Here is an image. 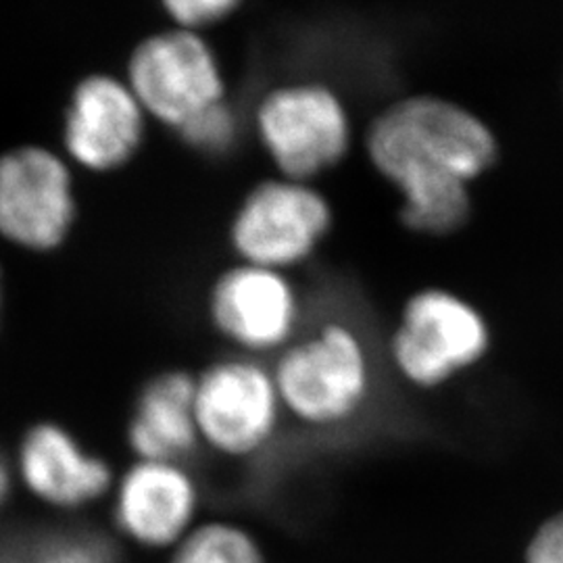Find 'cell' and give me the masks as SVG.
Returning <instances> with one entry per match:
<instances>
[{
    "label": "cell",
    "mask_w": 563,
    "mask_h": 563,
    "mask_svg": "<svg viewBox=\"0 0 563 563\" xmlns=\"http://www.w3.org/2000/svg\"><path fill=\"white\" fill-rule=\"evenodd\" d=\"M526 563H563V514L543 523L528 544Z\"/></svg>",
    "instance_id": "cell-18"
},
{
    "label": "cell",
    "mask_w": 563,
    "mask_h": 563,
    "mask_svg": "<svg viewBox=\"0 0 563 563\" xmlns=\"http://www.w3.org/2000/svg\"><path fill=\"white\" fill-rule=\"evenodd\" d=\"M286 418L272 365L241 353L223 355L195 374L199 443L228 460L263 453Z\"/></svg>",
    "instance_id": "cell-6"
},
{
    "label": "cell",
    "mask_w": 563,
    "mask_h": 563,
    "mask_svg": "<svg viewBox=\"0 0 563 563\" xmlns=\"http://www.w3.org/2000/svg\"><path fill=\"white\" fill-rule=\"evenodd\" d=\"M125 81L148 120L176 134L205 111L230 101L223 63L205 34L169 25L132 51Z\"/></svg>",
    "instance_id": "cell-7"
},
{
    "label": "cell",
    "mask_w": 563,
    "mask_h": 563,
    "mask_svg": "<svg viewBox=\"0 0 563 563\" xmlns=\"http://www.w3.org/2000/svg\"><path fill=\"white\" fill-rule=\"evenodd\" d=\"M251 130L276 174L316 181L339 167L355 144V123L328 81L288 80L265 88L251 111Z\"/></svg>",
    "instance_id": "cell-3"
},
{
    "label": "cell",
    "mask_w": 563,
    "mask_h": 563,
    "mask_svg": "<svg viewBox=\"0 0 563 563\" xmlns=\"http://www.w3.org/2000/svg\"><path fill=\"white\" fill-rule=\"evenodd\" d=\"M286 418L309 430H339L369 407L378 384L374 353L362 330L323 318L272 362Z\"/></svg>",
    "instance_id": "cell-2"
},
{
    "label": "cell",
    "mask_w": 563,
    "mask_h": 563,
    "mask_svg": "<svg viewBox=\"0 0 563 563\" xmlns=\"http://www.w3.org/2000/svg\"><path fill=\"white\" fill-rule=\"evenodd\" d=\"M76 220L69 167L48 148L21 146L0 157V234L27 249H53Z\"/></svg>",
    "instance_id": "cell-9"
},
{
    "label": "cell",
    "mask_w": 563,
    "mask_h": 563,
    "mask_svg": "<svg viewBox=\"0 0 563 563\" xmlns=\"http://www.w3.org/2000/svg\"><path fill=\"white\" fill-rule=\"evenodd\" d=\"M490 342L488 320L474 302L430 286L402 302L386 353L402 383L434 390L481 365Z\"/></svg>",
    "instance_id": "cell-4"
},
{
    "label": "cell",
    "mask_w": 563,
    "mask_h": 563,
    "mask_svg": "<svg viewBox=\"0 0 563 563\" xmlns=\"http://www.w3.org/2000/svg\"><path fill=\"white\" fill-rule=\"evenodd\" d=\"M211 328L249 357H276L305 330V301L292 274L236 262L213 280L207 297Z\"/></svg>",
    "instance_id": "cell-8"
},
{
    "label": "cell",
    "mask_w": 563,
    "mask_h": 563,
    "mask_svg": "<svg viewBox=\"0 0 563 563\" xmlns=\"http://www.w3.org/2000/svg\"><path fill=\"white\" fill-rule=\"evenodd\" d=\"M167 563H267L260 541L239 523H199Z\"/></svg>",
    "instance_id": "cell-14"
},
{
    "label": "cell",
    "mask_w": 563,
    "mask_h": 563,
    "mask_svg": "<svg viewBox=\"0 0 563 563\" xmlns=\"http://www.w3.org/2000/svg\"><path fill=\"white\" fill-rule=\"evenodd\" d=\"M199 483L184 463L136 460L115 486L113 516L132 543L174 551L199 526Z\"/></svg>",
    "instance_id": "cell-11"
},
{
    "label": "cell",
    "mask_w": 563,
    "mask_h": 563,
    "mask_svg": "<svg viewBox=\"0 0 563 563\" xmlns=\"http://www.w3.org/2000/svg\"><path fill=\"white\" fill-rule=\"evenodd\" d=\"M9 493H11V472H9V465L4 462V457L0 455V507L7 504Z\"/></svg>",
    "instance_id": "cell-19"
},
{
    "label": "cell",
    "mask_w": 563,
    "mask_h": 563,
    "mask_svg": "<svg viewBox=\"0 0 563 563\" xmlns=\"http://www.w3.org/2000/svg\"><path fill=\"white\" fill-rule=\"evenodd\" d=\"M32 563H118L109 544L95 534H63L48 539Z\"/></svg>",
    "instance_id": "cell-16"
},
{
    "label": "cell",
    "mask_w": 563,
    "mask_h": 563,
    "mask_svg": "<svg viewBox=\"0 0 563 563\" xmlns=\"http://www.w3.org/2000/svg\"><path fill=\"white\" fill-rule=\"evenodd\" d=\"M128 444L139 460L184 463L199 446L195 374L167 369L142 386L128 423Z\"/></svg>",
    "instance_id": "cell-13"
},
{
    "label": "cell",
    "mask_w": 563,
    "mask_h": 563,
    "mask_svg": "<svg viewBox=\"0 0 563 563\" xmlns=\"http://www.w3.org/2000/svg\"><path fill=\"white\" fill-rule=\"evenodd\" d=\"M21 481L44 504L80 509L113 486L109 463L88 453L57 423H38L23 437L18 453Z\"/></svg>",
    "instance_id": "cell-12"
},
{
    "label": "cell",
    "mask_w": 563,
    "mask_h": 563,
    "mask_svg": "<svg viewBox=\"0 0 563 563\" xmlns=\"http://www.w3.org/2000/svg\"><path fill=\"white\" fill-rule=\"evenodd\" d=\"M242 118L230 101L205 111L178 132L181 142L207 157H225L242 141Z\"/></svg>",
    "instance_id": "cell-15"
},
{
    "label": "cell",
    "mask_w": 563,
    "mask_h": 563,
    "mask_svg": "<svg viewBox=\"0 0 563 563\" xmlns=\"http://www.w3.org/2000/svg\"><path fill=\"white\" fill-rule=\"evenodd\" d=\"M146 125L148 115L125 78L92 74L74 88L63 141L81 167L111 172L141 151Z\"/></svg>",
    "instance_id": "cell-10"
},
{
    "label": "cell",
    "mask_w": 563,
    "mask_h": 563,
    "mask_svg": "<svg viewBox=\"0 0 563 563\" xmlns=\"http://www.w3.org/2000/svg\"><path fill=\"white\" fill-rule=\"evenodd\" d=\"M241 9L239 0H165L163 11L172 25L205 34L209 27L230 20Z\"/></svg>",
    "instance_id": "cell-17"
},
{
    "label": "cell",
    "mask_w": 563,
    "mask_h": 563,
    "mask_svg": "<svg viewBox=\"0 0 563 563\" xmlns=\"http://www.w3.org/2000/svg\"><path fill=\"white\" fill-rule=\"evenodd\" d=\"M363 151L399 192L402 223L444 236L467 222L472 184L495 167L499 141L472 109L420 92L384 104L363 132Z\"/></svg>",
    "instance_id": "cell-1"
},
{
    "label": "cell",
    "mask_w": 563,
    "mask_h": 563,
    "mask_svg": "<svg viewBox=\"0 0 563 563\" xmlns=\"http://www.w3.org/2000/svg\"><path fill=\"white\" fill-rule=\"evenodd\" d=\"M332 225V202L316 181L276 174L244 192L228 225V242L236 262L292 274L318 255Z\"/></svg>",
    "instance_id": "cell-5"
}]
</instances>
